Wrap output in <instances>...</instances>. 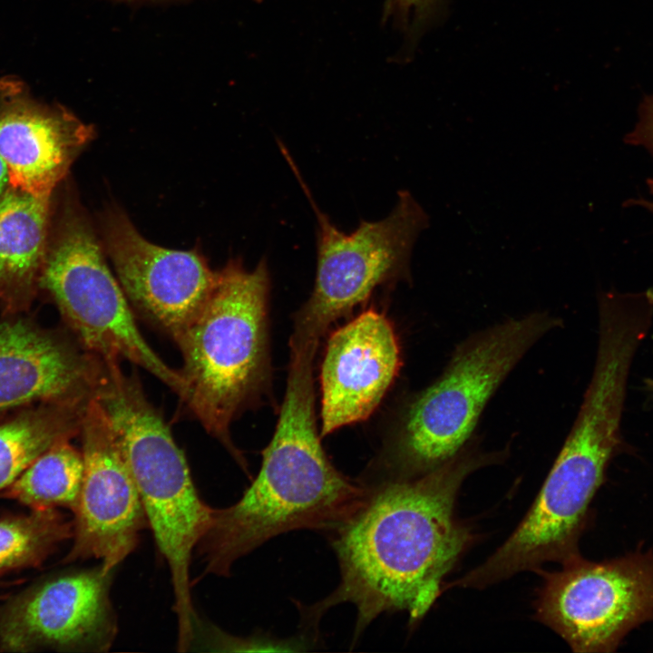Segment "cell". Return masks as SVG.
I'll list each match as a JSON object with an SVG mask.
<instances>
[{"label": "cell", "mask_w": 653, "mask_h": 653, "mask_svg": "<svg viewBox=\"0 0 653 653\" xmlns=\"http://www.w3.org/2000/svg\"><path fill=\"white\" fill-rule=\"evenodd\" d=\"M112 572L102 565L66 572L15 598L0 613V650H109L118 630Z\"/></svg>", "instance_id": "obj_11"}, {"label": "cell", "mask_w": 653, "mask_h": 653, "mask_svg": "<svg viewBox=\"0 0 653 653\" xmlns=\"http://www.w3.org/2000/svg\"><path fill=\"white\" fill-rule=\"evenodd\" d=\"M73 534V521L56 509L1 519L0 571L40 564Z\"/></svg>", "instance_id": "obj_18"}, {"label": "cell", "mask_w": 653, "mask_h": 653, "mask_svg": "<svg viewBox=\"0 0 653 653\" xmlns=\"http://www.w3.org/2000/svg\"><path fill=\"white\" fill-rule=\"evenodd\" d=\"M307 347L290 350L286 393L258 475L234 504L212 509L196 550L203 572L229 576L241 557L281 533L335 531L366 502L371 489L331 463L320 443L313 361Z\"/></svg>", "instance_id": "obj_2"}, {"label": "cell", "mask_w": 653, "mask_h": 653, "mask_svg": "<svg viewBox=\"0 0 653 653\" xmlns=\"http://www.w3.org/2000/svg\"><path fill=\"white\" fill-rule=\"evenodd\" d=\"M561 564L541 570L535 617L573 651H615L630 630L653 619L652 551L599 562L578 554Z\"/></svg>", "instance_id": "obj_8"}, {"label": "cell", "mask_w": 653, "mask_h": 653, "mask_svg": "<svg viewBox=\"0 0 653 653\" xmlns=\"http://www.w3.org/2000/svg\"><path fill=\"white\" fill-rule=\"evenodd\" d=\"M95 399L108 418L158 550L168 563L177 640L188 643L198 619L191 599V557L213 508L200 497L185 455L161 414L148 400L138 377L122 372L120 361L105 363Z\"/></svg>", "instance_id": "obj_4"}, {"label": "cell", "mask_w": 653, "mask_h": 653, "mask_svg": "<svg viewBox=\"0 0 653 653\" xmlns=\"http://www.w3.org/2000/svg\"><path fill=\"white\" fill-rule=\"evenodd\" d=\"M39 287L53 297L86 351L102 360H128L182 395L180 371L161 360L142 336L108 267L101 239L73 200L64 204L50 237Z\"/></svg>", "instance_id": "obj_6"}, {"label": "cell", "mask_w": 653, "mask_h": 653, "mask_svg": "<svg viewBox=\"0 0 653 653\" xmlns=\"http://www.w3.org/2000/svg\"><path fill=\"white\" fill-rule=\"evenodd\" d=\"M494 458L463 448L423 475L366 484L371 492L365 504L332 531L340 582L304 609L308 624L344 602L357 609L355 638L384 612L405 611L411 623L420 620L473 540L454 513L458 490Z\"/></svg>", "instance_id": "obj_1"}, {"label": "cell", "mask_w": 653, "mask_h": 653, "mask_svg": "<svg viewBox=\"0 0 653 653\" xmlns=\"http://www.w3.org/2000/svg\"><path fill=\"white\" fill-rule=\"evenodd\" d=\"M104 361L27 320L0 323V413L34 402L95 397Z\"/></svg>", "instance_id": "obj_14"}, {"label": "cell", "mask_w": 653, "mask_h": 653, "mask_svg": "<svg viewBox=\"0 0 653 653\" xmlns=\"http://www.w3.org/2000/svg\"><path fill=\"white\" fill-rule=\"evenodd\" d=\"M100 239L130 304L176 341L206 304L217 270L197 249L151 243L116 208L102 215Z\"/></svg>", "instance_id": "obj_10"}, {"label": "cell", "mask_w": 653, "mask_h": 653, "mask_svg": "<svg viewBox=\"0 0 653 653\" xmlns=\"http://www.w3.org/2000/svg\"><path fill=\"white\" fill-rule=\"evenodd\" d=\"M83 477L73 519V546L64 561L97 559L113 570L137 547L147 525L141 500L110 423L93 397L80 432Z\"/></svg>", "instance_id": "obj_9"}, {"label": "cell", "mask_w": 653, "mask_h": 653, "mask_svg": "<svg viewBox=\"0 0 653 653\" xmlns=\"http://www.w3.org/2000/svg\"><path fill=\"white\" fill-rule=\"evenodd\" d=\"M646 378H647V377H646ZM645 380H646V379H645ZM645 380H644V382H645ZM643 385H644V383H643ZM642 393H643V386H642ZM643 399H644V395H643ZM644 403H645V401H644ZM645 405H646V404H645ZM646 407H647V405H646ZM647 408H648V407H647ZM648 410H649V409H648ZM649 411H650V410H649Z\"/></svg>", "instance_id": "obj_24"}, {"label": "cell", "mask_w": 653, "mask_h": 653, "mask_svg": "<svg viewBox=\"0 0 653 653\" xmlns=\"http://www.w3.org/2000/svg\"><path fill=\"white\" fill-rule=\"evenodd\" d=\"M90 401L41 403L0 424V492L47 449L79 434Z\"/></svg>", "instance_id": "obj_16"}, {"label": "cell", "mask_w": 653, "mask_h": 653, "mask_svg": "<svg viewBox=\"0 0 653 653\" xmlns=\"http://www.w3.org/2000/svg\"><path fill=\"white\" fill-rule=\"evenodd\" d=\"M83 477V458L70 443L59 442L40 454L0 492L32 510L64 507L75 511Z\"/></svg>", "instance_id": "obj_17"}, {"label": "cell", "mask_w": 653, "mask_h": 653, "mask_svg": "<svg viewBox=\"0 0 653 653\" xmlns=\"http://www.w3.org/2000/svg\"><path fill=\"white\" fill-rule=\"evenodd\" d=\"M52 197L8 186L0 198V301L26 308L39 286L51 237Z\"/></svg>", "instance_id": "obj_15"}, {"label": "cell", "mask_w": 653, "mask_h": 653, "mask_svg": "<svg viewBox=\"0 0 653 653\" xmlns=\"http://www.w3.org/2000/svg\"><path fill=\"white\" fill-rule=\"evenodd\" d=\"M9 186V171L8 167L0 155V198Z\"/></svg>", "instance_id": "obj_22"}, {"label": "cell", "mask_w": 653, "mask_h": 653, "mask_svg": "<svg viewBox=\"0 0 653 653\" xmlns=\"http://www.w3.org/2000/svg\"><path fill=\"white\" fill-rule=\"evenodd\" d=\"M93 134L60 104L37 101L23 81L0 80V155L10 187L52 197Z\"/></svg>", "instance_id": "obj_12"}, {"label": "cell", "mask_w": 653, "mask_h": 653, "mask_svg": "<svg viewBox=\"0 0 653 653\" xmlns=\"http://www.w3.org/2000/svg\"><path fill=\"white\" fill-rule=\"evenodd\" d=\"M316 214L317 265L310 297L297 313L294 332L319 339L327 327L365 302L379 286L409 276L412 250L429 218L407 190L398 193L390 214L362 220L354 231L339 230L317 206L288 154Z\"/></svg>", "instance_id": "obj_7"}, {"label": "cell", "mask_w": 653, "mask_h": 653, "mask_svg": "<svg viewBox=\"0 0 653 653\" xmlns=\"http://www.w3.org/2000/svg\"><path fill=\"white\" fill-rule=\"evenodd\" d=\"M647 185L651 195H653V178L647 180ZM626 206H638L646 209L653 214V200L632 199L625 202Z\"/></svg>", "instance_id": "obj_21"}, {"label": "cell", "mask_w": 653, "mask_h": 653, "mask_svg": "<svg viewBox=\"0 0 653 653\" xmlns=\"http://www.w3.org/2000/svg\"><path fill=\"white\" fill-rule=\"evenodd\" d=\"M269 272L265 258L254 269L239 259L217 270L203 308L175 341L183 359L181 401L203 428L224 444L244 471L229 428L260 394L269 376Z\"/></svg>", "instance_id": "obj_3"}, {"label": "cell", "mask_w": 653, "mask_h": 653, "mask_svg": "<svg viewBox=\"0 0 653 653\" xmlns=\"http://www.w3.org/2000/svg\"><path fill=\"white\" fill-rule=\"evenodd\" d=\"M559 318L534 312L472 336L442 375L408 405L386 463L375 482L427 473L465 446L485 406L526 353Z\"/></svg>", "instance_id": "obj_5"}, {"label": "cell", "mask_w": 653, "mask_h": 653, "mask_svg": "<svg viewBox=\"0 0 653 653\" xmlns=\"http://www.w3.org/2000/svg\"><path fill=\"white\" fill-rule=\"evenodd\" d=\"M442 0H385L382 22H391L407 44H415L434 18Z\"/></svg>", "instance_id": "obj_19"}, {"label": "cell", "mask_w": 653, "mask_h": 653, "mask_svg": "<svg viewBox=\"0 0 653 653\" xmlns=\"http://www.w3.org/2000/svg\"><path fill=\"white\" fill-rule=\"evenodd\" d=\"M624 141L628 144L643 147L653 154V95L646 96L640 103L638 122Z\"/></svg>", "instance_id": "obj_20"}, {"label": "cell", "mask_w": 653, "mask_h": 653, "mask_svg": "<svg viewBox=\"0 0 653 653\" xmlns=\"http://www.w3.org/2000/svg\"><path fill=\"white\" fill-rule=\"evenodd\" d=\"M400 348L390 321L369 309L328 339L321 366V432L366 419L398 374Z\"/></svg>", "instance_id": "obj_13"}, {"label": "cell", "mask_w": 653, "mask_h": 653, "mask_svg": "<svg viewBox=\"0 0 653 653\" xmlns=\"http://www.w3.org/2000/svg\"><path fill=\"white\" fill-rule=\"evenodd\" d=\"M117 1H124V2H140V1H161V0H117Z\"/></svg>", "instance_id": "obj_23"}]
</instances>
